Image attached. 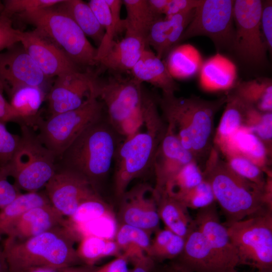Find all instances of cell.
<instances>
[{"label":"cell","instance_id":"6da1fadb","mask_svg":"<svg viewBox=\"0 0 272 272\" xmlns=\"http://www.w3.org/2000/svg\"><path fill=\"white\" fill-rule=\"evenodd\" d=\"M226 102V95L209 100L162 94L158 99L164 120L202 170L214 147L215 115Z\"/></svg>","mask_w":272,"mask_h":272},{"label":"cell","instance_id":"7a4b0ae2","mask_svg":"<svg viewBox=\"0 0 272 272\" xmlns=\"http://www.w3.org/2000/svg\"><path fill=\"white\" fill-rule=\"evenodd\" d=\"M81 238L69 222L23 241L7 237L2 246L10 272H23L37 267L62 268L83 264L74 247Z\"/></svg>","mask_w":272,"mask_h":272},{"label":"cell","instance_id":"3957f363","mask_svg":"<svg viewBox=\"0 0 272 272\" xmlns=\"http://www.w3.org/2000/svg\"><path fill=\"white\" fill-rule=\"evenodd\" d=\"M142 111L145 130L142 131L141 126L125 138L115 155L113 188L118 200L132 181L152 169L157 148L167 129V125L154 100L145 101Z\"/></svg>","mask_w":272,"mask_h":272},{"label":"cell","instance_id":"277c9868","mask_svg":"<svg viewBox=\"0 0 272 272\" xmlns=\"http://www.w3.org/2000/svg\"><path fill=\"white\" fill-rule=\"evenodd\" d=\"M202 172L204 180L210 184L216 202L225 217L223 223L242 220L267 208L264 203V188L235 173L214 146Z\"/></svg>","mask_w":272,"mask_h":272},{"label":"cell","instance_id":"5b68a950","mask_svg":"<svg viewBox=\"0 0 272 272\" xmlns=\"http://www.w3.org/2000/svg\"><path fill=\"white\" fill-rule=\"evenodd\" d=\"M119 135L103 117L84 130L64 152L60 157L64 168L82 175L99 192L114 161Z\"/></svg>","mask_w":272,"mask_h":272},{"label":"cell","instance_id":"8992f818","mask_svg":"<svg viewBox=\"0 0 272 272\" xmlns=\"http://www.w3.org/2000/svg\"><path fill=\"white\" fill-rule=\"evenodd\" d=\"M55 6L17 16L59 46L79 68L98 64L97 48L92 46L73 19Z\"/></svg>","mask_w":272,"mask_h":272},{"label":"cell","instance_id":"52a82bcc","mask_svg":"<svg viewBox=\"0 0 272 272\" xmlns=\"http://www.w3.org/2000/svg\"><path fill=\"white\" fill-rule=\"evenodd\" d=\"M21 135L18 147L6 166L14 185L27 192L44 187L55 173L56 157L40 141L33 128L20 124Z\"/></svg>","mask_w":272,"mask_h":272},{"label":"cell","instance_id":"ba28073f","mask_svg":"<svg viewBox=\"0 0 272 272\" xmlns=\"http://www.w3.org/2000/svg\"><path fill=\"white\" fill-rule=\"evenodd\" d=\"M223 224L237 250L239 265L272 269V210L265 207L242 220Z\"/></svg>","mask_w":272,"mask_h":272},{"label":"cell","instance_id":"9c48e42d","mask_svg":"<svg viewBox=\"0 0 272 272\" xmlns=\"http://www.w3.org/2000/svg\"><path fill=\"white\" fill-rule=\"evenodd\" d=\"M104 110L95 93L78 108L42 119L37 126L38 137L56 158H60L84 130L103 117Z\"/></svg>","mask_w":272,"mask_h":272},{"label":"cell","instance_id":"30bf717a","mask_svg":"<svg viewBox=\"0 0 272 272\" xmlns=\"http://www.w3.org/2000/svg\"><path fill=\"white\" fill-rule=\"evenodd\" d=\"M263 2L234 1L233 19L235 27L232 49L245 63L261 66L266 62L267 47L260 27Z\"/></svg>","mask_w":272,"mask_h":272},{"label":"cell","instance_id":"8fae6325","mask_svg":"<svg viewBox=\"0 0 272 272\" xmlns=\"http://www.w3.org/2000/svg\"><path fill=\"white\" fill-rule=\"evenodd\" d=\"M234 1L202 0L182 35L179 42L198 36L209 37L217 48L232 49Z\"/></svg>","mask_w":272,"mask_h":272},{"label":"cell","instance_id":"7c38bea8","mask_svg":"<svg viewBox=\"0 0 272 272\" xmlns=\"http://www.w3.org/2000/svg\"><path fill=\"white\" fill-rule=\"evenodd\" d=\"M141 85L133 77L115 76L105 81L96 78V96L107 111L108 121L119 135L125 123L142 107L144 93Z\"/></svg>","mask_w":272,"mask_h":272},{"label":"cell","instance_id":"4fadbf2b","mask_svg":"<svg viewBox=\"0 0 272 272\" xmlns=\"http://www.w3.org/2000/svg\"><path fill=\"white\" fill-rule=\"evenodd\" d=\"M119 201L117 225L136 227L151 235L160 229L154 187L145 183L135 185L124 192Z\"/></svg>","mask_w":272,"mask_h":272},{"label":"cell","instance_id":"5bb4252c","mask_svg":"<svg viewBox=\"0 0 272 272\" xmlns=\"http://www.w3.org/2000/svg\"><path fill=\"white\" fill-rule=\"evenodd\" d=\"M44 188L51 205L67 218L84 201L99 193L85 177L64 167L56 169Z\"/></svg>","mask_w":272,"mask_h":272},{"label":"cell","instance_id":"9a60e30c","mask_svg":"<svg viewBox=\"0 0 272 272\" xmlns=\"http://www.w3.org/2000/svg\"><path fill=\"white\" fill-rule=\"evenodd\" d=\"M216 204L198 210L194 222L203 235L221 272H238V253L226 226L220 221Z\"/></svg>","mask_w":272,"mask_h":272},{"label":"cell","instance_id":"2e32d148","mask_svg":"<svg viewBox=\"0 0 272 272\" xmlns=\"http://www.w3.org/2000/svg\"><path fill=\"white\" fill-rule=\"evenodd\" d=\"M96 78L78 71L56 77L47 94L50 116L79 108L95 93Z\"/></svg>","mask_w":272,"mask_h":272},{"label":"cell","instance_id":"e0dca14e","mask_svg":"<svg viewBox=\"0 0 272 272\" xmlns=\"http://www.w3.org/2000/svg\"><path fill=\"white\" fill-rule=\"evenodd\" d=\"M46 78L23 47L15 44L0 52V86L9 96L23 86L41 88Z\"/></svg>","mask_w":272,"mask_h":272},{"label":"cell","instance_id":"ac0fdd59","mask_svg":"<svg viewBox=\"0 0 272 272\" xmlns=\"http://www.w3.org/2000/svg\"><path fill=\"white\" fill-rule=\"evenodd\" d=\"M20 42L46 77L81 71L60 47L36 29L22 31Z\"/></svg>","mask_w":272,"mask_h":272},{"label":"cell","instance_id":"d6986e66","mask_svg":"<svg viewBox=\"0 0 272 272\" xmlns=\"http://www.w3.org/2000/svg\"><path fill=\"white\" fill-rule=\"evenodd\" d=\"M193 161L195 160L192 155L183 148L171 127L167 125L153 164L155 175V194L164 191L169 181L182 167Z\"/></svg>","mask_w":272,"mask_h":272},{"label":"cell","instance_id":"ffe728a7","mask_svg":"<svg viewBox=\"0 0 272 272\" xmlns=\"http://www.w3.org/2000/svg\"><path fill=\"white\" fill-rule=\"evenodd\" d=\"M69 224L51 204L33 208L24 213L10 227L7 237L23 241L59 226Z\"/></svg>","mask_w":272,"mask_h":272},{"label":"cell","instance_id":"44dd1931","mask_svg":"<svg viewBox=\"0 0 272 272\" xmlns=\"http://www.w3.org/2000/svg\"><path fill=\"white\" fill-rule=\"evenodd\" d=\"M215 147L222 155L233 154L244 157L260 167L266 175H272L270 169L271 154L258 137L246 128L237 130L223 143Z\"/></svg>","mask_w":272,"mask_h":272},{"label":"cell","instance_id":"7402d4cb","mask_svg":"<svg viewBox=\"0 0 272 272\" xmlns=\"http://www.w3.org/2000/svg\"><path fill=\"white\" fill-rule=\"evenodd\" d=\"M173 260L192 272H221L203 235L194 222L185 238L182 251Z\"/></svg>","mask_w":272,"mask_h":272},{"label":"cell","instance_id":"603a6c76","mask_svg":"<svg viewBox=\"0 0 272 272\" xmlns=\"http://www.w3.org/2000/svg\"><path fill=\"white\" fill-rule=\"evenodd\" d=\"M132 77L161 90L164 94H175L179 86L170 75L165 61L147 48L130 71Z\"/></svg>","mask_w":272,"mask_h":272},{"label":"cell","instance_id":"cb8c5ba5","mask_svg":"<svg viewBox=\"0 0 272 272\" xmlns=\"http://www.w3.org/2000/svg\"><path fill=\"white\" fill-rule=\"evenodd\" d=\"M145 40L125 35L119 41H113L98 64L116 73L130 71L147 48Z\"/></svg>","mask_w":272,"mask_h":272},{"label":"cell","instance_id":"d4e9b609","mask_svg":"<svg viewBox=\"0 0 272 272\" xmlns=\"http://www.w3.org/2000/svg\"><path fill=\"white\" fill-rule=\"evenodd\" d=\"M235 64L217 53L203 61L199 71V85L206 92L229 91L237 84Z\"/></svg>","mask_w":272,"mask_h":272},{"label":"cell","instance_id":"484cf974","mask_svg":"<svg viewBox=\"0 0 272 272\" xmlns=\"http://www.w3.org/2000/svg\"><path fill=\"white\" fill-rule=\"evenodd\" d=\"M88 3L105 32L103 40L97 48L96 60L98 63L114 41V37L125 30L124 19L120 18L123 2L121 0H91Z\"/></svg>","mask_w":272,"mask_h":272},{"label":"cell","instance_id":"4316f807","mask_svg":"<svg viewBox=\"0 0 272 272\" xmlns=\"http://www.w3.org/2000/svg\"><path fill=\"white\" fill-rule=\"evenodd\" d=\"M41 87L23 86L15 90L10 96L9 102L16 122L32 128L37 127L42 119L39 111L45 99Z\"/></svg>","mask_w":272,"mask_h":272},{"label":"cell","instance_id":"83f0119b","mask_svg":"<svg viewBox=\"0 0 272 272\" xmlns=\"http://www.w3.org/2000/svg\"><path fill=\"white\" fill-rule=\"evenodd\" d=\"M226 106L215 132L214 146L218 147L237 130L245 128L251 107L231 90L226 94Z\"/></svg>","mask_w":272,"mask_h":272},{"label":"cell","instance_id":"f1b7e54d","mask_svg":"<svg viewBox=\"0 0 272 272\" xmlns=\"http://www.w3.org/2000/svg\"><path fill=\"white\" fill-rule=\"evenodd\" d=\"M155 196L159 218L165 228L185 238L194 224L188 209L165 191Z\"/></svg>","mask_w":272,"mask_h":272},{"label":"cell","instance_id":"f546056e","mask_svg":"<svg viewBox=\"0 0 272 272\" xmlns=\"http://www.w3.org/2000/svg\"><path fill=\"white\" fill-rule=\"evenodd\" d=\"M167 68L174 79L185 80L197 74L203 61L199 51L190 44L177 45L167 54Z\"/></svg>","mask_w":272,"mask_h":272},{"label":"cell","instance_id":"4dcf8cb0","mask_svg":"<svg viewBox=\"0 0 272 272\" xmlns=\"http://www.w3.org/2000/svg\"><path fill=\"white\" fill-rule=\"evenodd\" d=\"M55 6L70 16L98 47L100 46L105 32L88 3L81 0H62Z\"/></svg>","mask_w":272,"mask_h":272},{"label":"cell","instance_id":"1f68e13d","mask_svg":"<svg viewBox=\"0 0 272 272\" xmlns=\"http://www.w3.org/2000/svg\"><path fill=\"white\" fill-rule=\"evenodd\" d=\"M231 90L247 104L262 112H272V82L258 78L237 83Z\"/></svg>","mask_w":272,"mask_h":272},{"label":"cell","instance_id":"d6a6232c","mask_svg":"<svg viewBox=\"0 0 272 272\" xmlns=\"http://www.w3.org/2000/svg\"><path fill=\"white\" fill-rule=\"evenodd\" d=\"M152 235L147 231L126 224L117 225L114 240L121 254L128 260L148 256Z\"/></svg>","mask_w":272,"mask_h":272},{"label":"cell","instance_id":"836d02e7","mask_svg":"<svg viewBox=\"0 0 272 272\" xmlns=\"http://www.w3.org/2000/svg\"><path fill=\"white\" fill-rule=\"evenodd\" d=\"M50 204L44 192L20 193L13 201L0 209V241L7 235L12 225L26 212L39 206Z\"/></svg>","mask_w":272,"mask_h":272},{"label":"cell","instance_id":"e575fe53","mask_svg":"<svg viewBox=\"0 0 272 272\" xmlns=\"http://www.w3.org/2000/svg\"><path fill=\"white\" fill-rule=\"evenodd\" d=\"M126 11L124 19L125 35L145 40L152 24L162 17L155 16L151 10L148 0H123Z\"/></svg>","mask_w":272,"mask_h":272},{"label":"cell","instance_id":"d590c367","mask_svg":"<svg viewBox=\"0 0 272 272\" xmlns=\"http://www.w3.org/2000/svg\"><path fill=\"white\" fill-rule=\"evenodd\" d=\"M76 250L83 264L88 265H95L105 257L122 254L114 240L94 235L83 236Z\"/></svg>","mask_w":272,"mask_h":272},{"label":"cell","instance_id":"8d00e7d4","mask_svg":"<svg viewBox=\"0 0 272 272\" xmlns=\"http://www.w3.org/2000/svg\"><path fill=\"white\" fill-rule=\"evenodd\" d=\"M184 243L185 238L168 229H160L152 238L149 257L155 263L174 260L182 251Z\"/></svg>","mask_w":272,"mask_h":272},{"label":"cell","instance_id":"74e56055","mask_svg":"<svg viewBox=\"0 0 272 272\" xmlns=\"http://www.w3.org/2000/svg\"><path fill=\"white\" fill-rule=\"evenodd\" d=\"M101 219H115L110 206L97 193L81 203L70 218L69 222L74 227Z\"/></svg>","mask_w":272,"mask_h":272},{"label":"cell","instance_id":"f35d334b","mask_svg":"<svg viewBox=\"0 0 272 272\" xmlns=\"http://www.w3.org/2000/svg\"><path fill=\"white\" fill-rule=\"evenodd\" d=\"M204 180L201 168L195 161L185 165L169 181L164 191L175 195L189 189Z\"/></svg>","mask_w":272,"mask_h":272},{"label":"cell","instance_id":"ab89813d","mask_svg":"<svg viewBox=\"0 0 272 272\" xmlns=\"http://www.w3.org/2000/svg\"><path fill=\"white\" fill-rule=\"evenodd\" d=\"M188 209L199 210L216 202L210 184L203 180L197 185L172 195Z\"/></svg>","mask_w":272,"mask_h":272},{"label":"cell","instance_id":"60d3db41","mask_svg":"<svg viewBox=\"0 0 272 272\" xmlns=\"http://www.w3.org/2000/svg\"><path fill=\"white\" fill-rule=\"evenodd\" d=\"M223 155L225 162L235 173L260 187L264 188L267 175L260 167L238 155L226 154Z\"/></svg>","mask_w":272,"mask_h":272},{"label":"cell","instance_id":"b9f144b4","mask_svg":"<svg viewBox=\"0 0 272 272\" xmlns=\"http://www.w3.org/2000/svg\"><path fill=\"white\" fill-rule=\"evenodd\" d=\"M245 128L257 136L271 154L272 112H262L251 107Z\"/></svg>","mask_w":272,"mask_h":272},{"label":"cell","instance_id":"7bdbcfd3","mask_svg":"<svg viewBox=\"0 0 272 272\" xmlns=\"http://www.w3.org/2000/svg\"><path fill=\"white\" fill-rule=\"evenodd\" d=\"M62 0H6L0 15L11 19L15 15L30 13L52 7Z\"/></svg>","mask_w":272,"mask_h":272},{"label":"cell","instance_id":"ee69618b","mask_svg":"<svg viewBox=\"0 0 272 272\" xmlns=\"http://www.w3.org/2000/svg\"><path fill=\"white\" fill-rule=\"evenodd\" d=\"M170 30L169 21L162 17L152 24L145 39L147 46H152L157 56L161 59L166 55Z\"/></svg>","mask_w":272,"mask_h":272},{"label":"cell","instance_id":"f6af8a7d","mask_svg":"<svg viewBox=\"0 0 272 272\" xmlns=\"http://www.w3.org/2000/svg\"><path fill=\"white\" fill-rule=\"evenodd\" d=\"M194 12L195 9L165 19L169 21L170 24V30L166 48V55L179 44L182 35L194 16Z\"/></svg>","mask_w":272,"mask_h":272},{"label":"cell","instance_id":"bcb514c9","mask_svg":"<svg viewBox=\"0 0 272 272\" xmlns=\"http://www.w3.org/2000/svg\"><path fill=\"white\" fill-rule=\"evenodd\" d=\"M20 136L11 133L6 123L0 121V167L7 165L18 147Z\"/></svg>","mask_w":272,"mask_h":272},{"label":"cell","instance_id":"7dc6e473","mask_svg":"<svg viewBox=\"0 0 272 272\" xmlns=\"http://www.w3.org/2000/svg\"><path fill=\"white\" fill-rule=\"evenodd\" d=\"M21 32L14 28L11 19L0 15V51L20 42Z\"/></svg>","mask_w":272,"mask_h":272},{"label":"cell","instance_id":"c3c4849f","mask_svg":"<svg viewBox=\"0 0 272 272\" xmlns=\"http://www.w3.org/2000/svg\"><path fill=\"white\" fill-rule=\"evenodd\" d=\"M8 173L6 168L0 167V209L13 201L21 192L14 184L8 180Z\"/></svg>","mask_w":272,"mask_h":272},{"label":"cell","instance_id":"681fc988","mask_svg":"<svg viewBox=\"0 0 272 272\" xmlns=\"http://www.w3.org/2000/svg\"><path fill=\"white\" fill-rule=\"evenodd\" d=\"M260 27L267 50H272V1L262 3L260 17Z\"/></svg>","mask_w":272,"mask_h":272},{"label":"cell","instance_id":"f907efd6","mask_svg":"<svg viewBox=\"0 0 272 272\" xmlns=\"http://www.w3.org/2000/svg\"><path fill=\"white\" fill-rule=\"evenodd\" d=\"M202 0H169L165 14V19L195 9Z\"/></svg>","mask_w":272,"mask_h":272},{"label":"cell","instance_id":"816d5d0a","mask_svg":"<svg viewBox=\"0 0 272 272\" xmlns=\"http://www.w3.org/2000/svg\"><path fill=\"white\" fill-rule=\"evenodd\" d=\"M128 260L123 254L102 266H94L91 272H129Z\"/></svg>","mask_w":272,"mask_h":272},{"label":"cell","instance_id":"f5cc1de1","mask_svg":"<svg viewBox=\"0 0 272 272\" xmlns=\"http://www.w3.org/2000/svg\"><path fill=\"white\" fill-rule=\"evenodd\" d=\"M94 266L82 264L62 268L37 267L23 272H91Z\"/></svg>","mask_w":272,"mask_h":272},{"label":"cell","instance_id":"db71d44e","mask_svg":"<svg viewBox=\"0 0 272 272\" xmlns=\"http://www.w3.org/2000/svg\"><path fill=\"white\" fill-rule=\"evenodd\" d=\"M3 90L0 86V121L4 122H16V119L10 104L5 99Z\"/></svg>","mask_w":272,"mask_h":272},{"label":"cell","instance_id":"11a10c76","mask_svg":"<svg viewBox=\"0 0 272 272\" xmlns=\"http://www.w3.org/2000/svg\"><path fill=\"white\" fill-rule=\"evenodd\" d=\"M169 0H148L149 7L153 14L158 17H162Z\"/></svg>","mask_w":272,"mask_h":272},{"label":"cell","instance_id":"9f6ffc18","mask_svg":"<svg viewBox=\"0 0 272 272\" xmlns=\"http://www.w3.org/2000/svg\"><path fill=\"white\" fill-rule=\"evenodd\" d=\"M163 267L167 272H192L174 260L169 261L168 263L163 265Z\"/></svg>","mask_w":272,"mask_h":272},{"label":"cell","instance_id":"6f0895ef","mask_svg":"<svg viewBox=\"0 0 272 272\" xmlns=\"http://www.w3.org/2000/svg\"><path fill=\"white\" fill-rule=\"evenodd\" d=\"M0 272H10L8 264L2 245H0Z\"/></svg>","mask_w":272,"mask_h":272},{"label":"cell","instance_id":"680465c9","mask_svg":"<svg viewBox=\"0 0 272 272\" xmlns=\"http://www.w3.org/2000/svg\"><path fill=\"white\" fill-rule=\"evenodd\" d=\"M154 272H167L163 266H157L156 265Z\"/></svg>","mask_w":272,"mask_h":272},{"label":"cell","instance_id":"91938a15","mask_svg":"<svg viewBox=\"0 0 272 272\" xmlns=\"http://www.w3.org/2000/svg\"><path fill=\"white\" fill-rule=\"evenodd\" d=\"M254 272H272L271 269H261V270H257Z\"/></svg>","mask_w":272,"mask_h":272},{"label":"cell","instance_id":"94428289","mask_svg":"<svg viewBox=\"0 0 272 272\" xmlns=\"http://www.w3.org/2000/svg\"><path fill=\"white\" fill-rule=\"evenodd\" d=\"M2 8H3V5L1 4V3L0 2V10H1V11L2 10Z\"/></svg>","mask_w":272,"mask_h":272}]
</instances>
